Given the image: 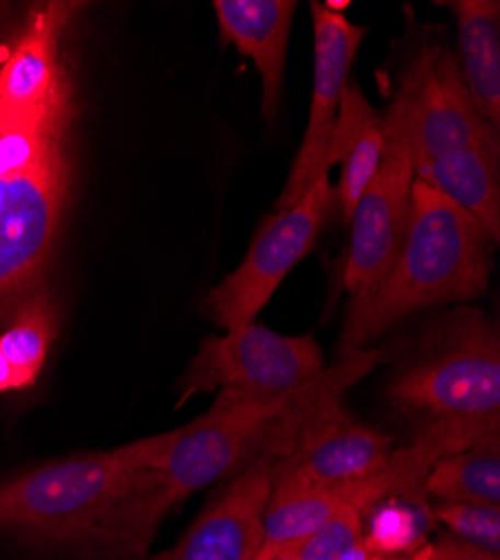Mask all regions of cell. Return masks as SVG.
<instances>
[{
    "mask_svg": "<svg viewBox=\"0 0 500 560\" xmlns=\"http://www.w3.org/2000/svg\"><path fill=\"white\" fill-rule=\"evenodd\" d=\"M324 354L312 335L286 337L263 325L207 337L179 382V401L216 388H245L288 395L324 370Z\"/></svg>",
    "mask_w": 500,
    "mask_h": 560,
    "instance_id": "obj_7",
    "label": "cell"
},
{
    "mask_svg": "<svg viewBox=\"0 0 500 560\" xmlns=\"http://www.w3.org/2000/svg\"><path fill=\"white\" fill-rule=\"evenodd\" d=\"M220 36L249 57L263 77V115L275 117L283 88L294 0H216Z\"/></svg>",
    "mask_w": 500,
    "mask_h": 560,
    "instance_id": "obj_12",
    "label": "cell"
},
{
    "mask_svg": "<svg viewBox=\"0 0 500 560\" xmlns=\"http://www.w3.org/2000/svg\"><path fill=\"white\" fill-rule=\"evenodd\" d=\"M382 124L384 155L380 168L350 215L352 238L344 285L354 299L373 292L391 271L411 218L416 158L397 97Z\"/></svg>",
    "mask_w": 500,
    "mask_h": 560,
    "instance_id": "obj_6",
    "label": "cell"
},
{
    "mask_svg": "<svg viewBox=\"0 0 500 560\" xmlns=\"http://www.w3.org/2000/svg\"><path fill=\"white\" fill-rule=\"evenodd\" d=\"M314 23V79L312 104L303 135V144L292 164L286 189L277 202L279 211L294 207L316 177L328 173V149L337 121L339 104L348 85V74L367 27L352 25L344 14L328 10L324 3H312Z\"/></svg>",
    "mask_w": 500,
    "mask_h": 560,
    "instance_id": "obj_10",
    "label": "cell"
},
{
    "mask_svg": "<svg viewBox=\"0 0 500 560\" xmlns=\"http://www.w3.org/2000/svg\"><path fill=\"white\" fill-rule=\"evenodd\" d=\"M346 506H352L348 487L326 489L301 485L290 478H271L258 553L299 549Z\"/></svg>",
    "mask_w": 500,
    "mask_h": 560,
    "instance_id": "obj_16",
    "label": "cell"
},
{
    "mask_svg": "<svg viewBox=\"0 0 500 560\" xmlns=\"http://www.w3.org/2000/svg\"><path fill=\"white\" fill-rule=\"evenodd\" d=\"M382 155L384 124L369 100L363 97L361 88L348 81L328 149V164H341L339 207L346 222H350L361 194L367 191V186L380 168Z\"/></svg>",
    "mask_w": 500,
    "mask_h": 560,
    "instance_id": "obj_14",
    "label": "cell"
},
{
    "mask_svg": "<svg viewBox=\"0 0 500 560\" xmlns=\"http://www.w3.org/2000/svg\"><path fill=\"white\" fill-rule=\"evenodd\" d=\"M458 16L463 81L480 117L500 124V5L496 0L449 3Z\"/></svg>",
    "mask_w": 500,
    "mask_h": 560,
    "instance_id": "obj_15",
    "label": "cell"
},
{
    "mask_svg": "<svg viewBox=\"0 0 500 560\" xmlns=\"http://www.w3.org/2000/svg\"><path fill=\"white\" fill-rule=\"evenodd\" d=\"M271 459L249 457L179 542L151 560H254L263 542V513L271 493Z\"/></svg>",
    "mask_w": 500,
    "mask_h": 560,
    "instance_id": "obj_11",
    "label": "cell"
},
{
    "mask_svg": "<svg viewBox=\"0 0 500 560\" xmlns=\"http://www.w3.org/2000/svg\"><path fill=\"white\" fill-rule=\"evenodd\" d=\"M363 516L354 506L341 509L319 532H314L296 551L299 560H341L363 542Z\"/></svg>",
    "mask_w": 500,
    "mask_h": 560,
    "instance_id": "obj_20",
    "label": "cell"
},
{
    "mask_svg": "<svg viewBox=\"0 0 500 560\" xmlns=\"http://www.w3.org/2000/svg\"><path fill=\"white\" fill-rule=\"evenodd\" d=\"M57 305L45 294L27 296L10 328L0 335V393L36 384L57 337Z\"/></svg>",
    "mask_w": 500,
    "mask_h": 560,
    "instance_id": "obj_17",
    "label": "cell"
},
{
    "mask_svg": "<svg viewBox=\"0 0 500 560\" xmlns=\"http://www.w3.org/2000/svg\"><path fill=\"white\" fill-rule=\"evenodd\" d=\"M66 77L40 102L0 90V305L34 288L50 260L70 194Z\"/></svg>",
    "mask_w": 500,
    "mask_h": 560,
    "instance_id": "obj_1",
    "label": "cell"
},
{
    "mask_svg": "<svg viewBox=\"0 0 500 560\" xmlns=\"http://www.w3.org/2000/svg\"><path fill=\"white\" fill-rule=\"evenodd\" d=\"M382 560H408V558H397V556H393V558H382Z\"/></svg>",
    "mask_w": 500,
    "mask_h": 560,
    "instance_id": "obj_23",
    "label": "cell"
},
{
    "mask_svg": "<svg viewBox=\"0 0 500 560\" xmlns=\"http://www.w3.org/2000/svg\"><path fill=\"white\" fill-rule=\"evenodd\" d=\"M330 194V179L328 173H324L312 182L294 207L271 215L256 233L239 269L205 299L202 314L224 332H236L254 323L283 278L312 249L326 222Z\"/></svg>",
    "mask_w": 500,
    "mask_h": 560,
    "instance_id": "obj_5",
    "label": "cell"
},
{
    "mask_svg": "<svg viewBox=\"0 0 500 560\" xmlns=\"http://www.w3.org/2000/svg\"><path fill=\"white\" fill-rule=\"evenodd\" d=\"M429 513L456 534L458 540L500 556V506L440 502Z\"/></svg>",
    "mask_w": 500,
    "mask_h": 560,
    "instance_id": "obj_19",
    "label": "cell"
},
{
    "mask_svg": "<svg viewBox=\"0 0 500 560\" xmlns=\"http://www.w3.org/2000/svg\"><path fill=\"white\" fill-rule=\"evenodd\" d=\"M171 442V431L111 453L68 457L40 466L0 487V532L40 545H88L132 480L153 469Z\"/></svg>",
    "mask_w": 500,
    "mask_h": 560,
    "instance_id": "obj_4",
    "label": "cell"
},
{
    "mask_svg": "<svg viewBox=\"0 0 500 560\" xmlns=\"http://www.w3.org/2000/svg\"><path fill=\"white\" fill-rule=\"evenodd\" d=\"M485 229L427 184H414L402 249L382 283L352 299L341 350H359L411 312L480 296L489 285Z\"/></svg>",
    "mask_w": 500,
    "mask_h": 560,
    "instance_id": "obj_3",
    "label": "cell"
},
{
    "mask_svg": "<svg viewBox=\"0 0 500 560\" xmlns=\"http://www.w3.org/2000/svg\"><path fill=\"white\" fill-rule=\"evenodd\" d=\"M292 393L265 395L222 388L207 415L171 431V442L158 464L132 480L93 547L115 556H144L160 523L175 504L252 457L258 438L283 410Z\"/></svg>",
    "mask_w": 500,
    "mask_h": 560,
    "instance_id": "obj_2",
    "label": "cell"
},
{
    "mask_svg": "<svg viewBox=\"0 0 500 560\" xmlns=\"http://www.w3.org/2000/svg\"><path fill=\"white\" fill-rule=\"evenodd\" d=\"M408 560H500V556L458 538H442L438 542L422 545Z\"/></svg>",
    "mask_w": 500,
    "mask_h": 560,
    "instance_id": "obj_21",
    "label": "cell"
},
{
    "mask_svg": "<svg viewBox=\"0 0 500 560\" xmlns=\"http://www.w3.org/2000/svg\"><path fill=\"white\" fill-rule=\"evenodd\" d=\"M416 179L469 213L491 243L500 238L498 149L453 151L416 166Z\"/></svg>",
    "mask_w": 500,
    "mask_h": 560,
    "instance_id": "obj_13",
    "label": "cell"
},
{
    "mask_svg": "<svg viewBox=\"0 0 500 560\" xmlns=\"http://www.w3.org/2000/svg\"><path fill=\"white\" fill-rule=\"evenodd\" d=\"M395 97L402 104L416 166L463 149H498V130L476 110L451 55L427 48L402 79Z\"/></svg>",
    "mask_w": 500,
    "mask_h": 560,
    "instance_id": "obj_9",
    "label": "cell"
},
{
    "mask_svg": "<svg viewBox=\"0 0 500 560\" xmlns=\"http://www.w3.org/2000/svg\"><path fill=\"white\" fill-rule=\"evenodd\" d=\"M393 404L433 419H500V350L496 332L472 323L440 354L388 388Z\"/></svg>",
    "mask_w": 500,
    "mask_h": 560,
    "instance_id": "obj_8",
    "label": "cell"
},
{
    "mask_svg": "<svg viewBox=\"0 0 500 560\" xmlns=\"http://www.w3.org/2000/svg\"><path fill=\"white\" fill-rule=\"evenodd\" d=\"M254 560H299V551H296V549H283V551L256 553Z\"/></svg>",
    "mask_w": 500,
    "mask_h": 560,
    "instance_id": "obj_22",
    "label": "cell"
},
{
    "mask_svg": "<svg viewBox=\"0 0 500 560\" xmlns=\"http://www.w3.org/2000/svg\"><path fill=\"white\" fill-rule=\"evenodd\" d=\"M422 491L440 502L500 506V440L491 435L456 455L442 457Z\"/></svg>",
    "mask_w": 500,
    "mask_h": 560,
    "instance_id": "obj_18",
    "label": "cell"
}]
</instances>
